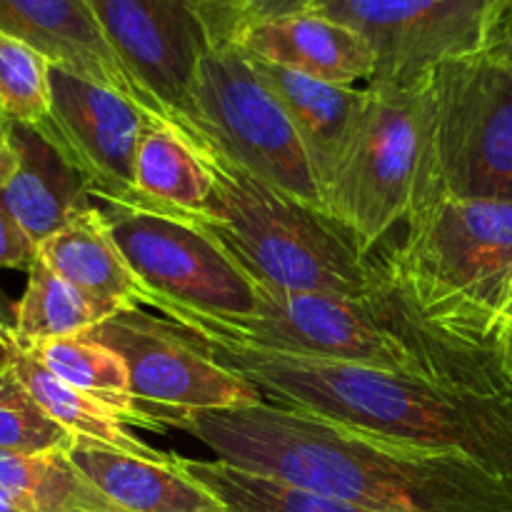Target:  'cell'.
Instances as JSON below:
<instances>
[{
    "label": "cell",
    "mask_w": 512,
    "mask_h": 512,
    "mask_svg": "<svg viewBox=\"0 0 512 512\" xmlns=\"http://www.w3.org/2000/svg\"><path fill=\"white\" fill-rule=\"evenodd\" d=\"M38 258L70 285L110 308H150V290L125 263L95 203L43 240Z\"/></svg>",
    "instance_id": "obj_20"
},
{
    "label": "cell",
    "mask_w": 512,
    "mask_h": 512,
    "mask_svg": "<svg viewBox=\"0 0 512 512\" xmlns=\"http://www.w3.org/2000/svg\"><path fill=\"white\" fill-rule=\"evenodd\" d=\"M115 308L90 298L48 268L40 258L28 268V285L13 310V333L23 343L73 338L103 323Z\"/></svg>",
    "instance_id": "obj_25"
},
{
    "label": "cell",
    "mask_w": 512,
    "mask_h": 512,
    "mask_svg": "<svg viewBox=\"0 0 512 512\" xmlns=\"http://www.w3.org/2000/svg\"><path fill=\"white\" fill-rule=\"evenodd\" d=\"M383 255L400 295L440 335L493 350L512 280V203L428 195Z\"/></svg>",
    "instance_id": "obj_5"
},
{
    "label": "cell",
    "mask_w": 512,
    "mask_h": 512,
    "mask_svg": "<svg viewBox=\"0 0 512 512\" xmlns=\"http://www.w3.org/2000/svg\"><path fill=\"white\" fill-rule=\"evenodd\" d=\"M15 168H18V155H15L13 143H10L5 123H0V190L13 178Z\"/></svg>",
    "instance_id": "obj_30"
},
{
    "label": "cell",
    "mask_w": 512,
    "mask_h": 512,
    "mask_svg": "<svg viewBox=\"0 0 512 512\" xmlns=\"http://www.w3.org/2000/svg\"><path fill=\"white\" fill-rule=\"evenodd\" d=\"M190 335L263 398L393 443L465 455L512 485V390L448 388L413 375Z\"/></svg>",
    "instance_id": "obj_2"
},
{
    "label": "cell",
    "mask_w": 512,
    "mask_h": 512,
    "mask_svg": "<svg viewBox=\"0 0 512 512\" xmlns=\"http://www.w3.org/2000/svg\"><path fill=\"white\" fill-rule=\"evenodd\" d=\"M0 30L33 45L53 65L148 108L110 50L88 0H0Z\"/></svg>",
    "instance_id": "obj_14"
},
{
    "label": "cell",
    "mask_w": 512,
    "mask_h": 512,
    "mask_svg": "<svg viewBox=\"0 0 512 512\" xmlns=\"http://www.w3.org/2000/svg\"><path fill=\"white\" fill-rule=\"evenodd\" d=\"M110 238L153 295L215 318H250L258 288L190 215L158 203H95Z\"/></svg>",
    "instance_id": "obj_9"
},
{
    "label": "cell",
    "mask_w": 512,
    "mask_h": 512,
    "mask_svg": "<svg viewBox=\"0 0 512 512\" xmlns=\"http://www.w3.org/2000/svg\"><path fill=\"white\" fill-rule=\"evenodd\" d=\"M68 458L75 468L125 512H228L213 493L175 463L135 458L73 440Z\"/></svg>",
    "instance_id": "obj_18"
},
{
    "label": "cell",
    "mask_w": 512,
    "mask_h": 512,
    "mask_svg": "<svg viewBox=\"0 0 512 512\" xmlns=\"http://www.w3.org/2000/svg\"><path fill=\"white\" fill-rule=\"evenodd\" d=\"M368 103L325 188V210L365 253L405 223L418 190L425 145V78L410 85L368 83Z\"/></svg>",
    "instance_id": "obj_8"
},
{
    "label": "cell",
    "mask_w": 512,
    "mask_h": 512,
    "mask_svg": "<svg viewBox=\"0 0 512 512\" xmlns=\"http://www.w3.org/2000/svg\"><path fill=\"white\" fill-rule=\"evenodd\" d=\"M235 45L250 58L338 85L370 83L375 70L373 50L363 35L318 10L255 25Z\"/></svg>",
    "instance_id": "obj_16"
},
{
    "label": "cell",
    "mask_w": 512,
    "mask_h": 512,
    "mask_svg": "<svg viewBox=\"0 0 512 512\" xmlns=\"http://www.w3.org/2000/svg\"><path fill=\"white\" fill-rule=\"evenodd\" d=\"M3 325H5V323H3V320H0V328H3Z\"/></svg>",
    "instance_id": "obj_34"
},
{
    "label": "cell",
    "mask_w": 512,
    "mask_h": 512,
    "mask_svg": "<svg viewBox=\"0 0 512 512\" xmlns=\"http://www.w3.org/2000/svg\"><path fill=\"white\" fill-rule=\"evenodd\" d=\"M250 60L263 75L265 83L270 85L275 98L283 103L288 118L293 120L325 198V188H328L330 178L358 128L365 103H368V88L328 83V80L295 73L283 65L265 63L258 58Z\"/></svg>",
    "instance_id": "obj_17"
},
{
    "label": "cell",
    "mask_w": 512,
    "mask_h": 512,
    "mask_svg": "<svg viewBox=\"0 0 512 512\" xmlns=\"http://www.w3.org/2000/svg\"><path fill=\"white\" fill-rule=\"evenodd\" d=\"M255 280V278H253ZM258 310L250 318H215L150 293V308L180 328L268 353L363 365L413 375L448 388L510 393L493 350L458 343L430 328L390 285L373 298L290 293L258 283Z\"/></svg>",
    "instance_id": "obj_3"
},
{
    "label": "cell",
    "mask_w": 512,
    "mask_h": 512,
    "mask_svg": "<svg viewBox=\"0 0 512 512\" xmlns=\"http://www.w3.org/2000/svg\"><path fill=\"white\" fill-rule=\"evenodd\" d=\"M0 495L23 512H125L75 468L68 450H0Z\"/></svg>",
    "instance_id": "obj_22"
},
{
    "label": "cell",
    "mask_w": 512,
    "mask_h": 512,
    "mask_svg": "<svg viewBox=\"0 0 512 512\" xmlns=\"http://www.w3.org/2000/svg\"><path fill=\"white\" fill-rule=\"evenodd\" d=\"M493 50H500V53L512 55V0H508L500 13L498 28H495V40Z\"/></svg>",
    "instance_id": "obj_31"
},
{
    "label": "cell",
    "mask_w": 512,
    "mask_h": 512,
    "mask_svg": "<svg viewBox=\"0 0 512 512\" xmlns=\"http://www.w3.org/2000/svg\"><path fill=\"white\" fill-rule=\"evenodd\" d=\"M35 258H38V245L28 238V233L0 200V270L10 268L28 273Z\"/></svg>",
    "instance_id": "obj_29"
},
{
    "label": "cell",
    "mask_w": 512,
    "mask_h": 512,
    "mask_svg": "<svg viewBox=\"0 0 512 512\" xmlns=\"http://www.w3.org/2000/svg\"><path fill=\"white\" fill-rule=\"evenodd\" d=\"M85 335L123 358L133 398L163 425L180 428L193 413L265 400L260 390L215 363L188 330L143 308L115 310Z\"/></svg>",
    "instance_id": "obj_10"
},
{
    "label": "cell",
    "mask_w": 512,
    "mask_h": 512,
    "mask_svg": "<svg viewBox=\"0 0 512 512\" xmlns=\"http://www.w3.org/2000/svg\"><path fill=\"white\" fill-rule=\"evenodd\" d=\"M208 28L213 45H235L260 23L315 10L320 0H190Z\"/></svg>",
    "instance_id": "obj_28"
},
{
    "label": "cell",
    "mask_w": 512,
    "mask_h": 512,
    "mask_svg": "<svg viewBox=\"0 0 512 512\" xmlns=\"http://www.w3.org/2000/svg\"><path fill=\"white\" fill-rule=\"evenodd\" d=\"M50 60L0 30V123L40 125L50 115Z\"/></svg>",
    "instance_id": "obj_26"
},
{
    "label": "cell",
    "mask_w": 512,
    "mask_h": 512,
    "mask_svg": "<svg viewBox=\"0 0 512 512\" xmlns=\"http://www.w3.org/2000/svg\"><path fill=\"white\" fill-rule=\"evenodd\" d=\"M180 128V125H178ZM183 130L208 168L213 190L200 213L208 230L250 278L290 293L373 298L390 288L383 260L365 253L328 210L313 208L225 158L203 135Z\"/></svg>",
    "instance_id": "obj_4"
},
{
    "label": "cell",
    "mask_w": 512,
    "mask_h": 512,
    "mask_svg": "<svg viewBox=\"0 0 512 512\" xmlns=\"http://www.w3.org/2000/svg\"><path fill=\"white\" fill-rule=\"evenodd\" d=\"M425 90L415 200L448 195L512 203V55L490 48L450 60L425 75Z\"/></svg>",
    "instance_id": "obj_6"
},
{
    "label": "cell",
    "mask_w": 512,
    "mask_h": 512,
    "mask_svg": "<svg viewBox=\"0 0 512 512\" xmlns=\"http://www.w3.org/2000/svg\"><path fill=\"white\" fill-rule=\"evenodd\" d=\"M0 358L13 368V373L18 375L25 390L33 395L35 403L45 410V415L55 420L63 430H68L80 443L135 455V458L158 460V463H168L173 458L170 453L150 448L148 443L135 438L125 428L123 415L110 408L108 403L63 383L58 375L50 373L40 360H35L28 353V348L20 343L18 335L13 333L8 323L0 328Z\"/></svg>",
    "instance_id": "obj_19"
},
{
    "label": "cell",
    "mask_w": 512,
    "mask_h": 512,
    "mask_svg": "<svg viewBox=\"0 0 512 512\" xmlns=\"http://www.w3.org/2000/svg\"><path fill=\"white\" fill-rule=\"evenodd\" d=\"M203 135L235 165L325 210L323 188L293 120L238 45H213L200 60L190 113L170 120Z\"/></svg>",
    "instance_id": "obj_7"
},
{
    "label": "cell",
    "mask_w": 512,
    "mask_h": 512,
    "mask_svg": "<svg viewBox=\"0 0 512 512\" xmlns=\"http://www.w3.org/2000/svg\"><path fill=\"white\" fill-rule=\"evenodd\" d=\"M215 458L370 512H512V485L458 453H435L260 403L180 423Z\"/></svg>",
    "instance_id": "obj_1"
},
{
    "label": "cell",
    "mask_w": 512,
    "mask_h": 512,
    "mask_svg": "<svg viewBox=\"0 0 512 512\" xmlns=\"http://www.w3.org/2000/svg\"><path fill=\"white\" fill-rule=\"evenodd\" d=\"M73 435L45 415L18 375L0 358V450L50 453L68 450Z\"/></svg>",
    "instance_id": "obj_27"
},
{
    "label": "cell",
    "mask_w": 512,
    "mask_h": 512,
    "mask_svg": "<svg viewBox=\"0 0 512 512\" xmlns=\"http://www.w3.org/2000/svg\"><path fill=\"white\" fill-rule=\"evenodd\" d=\"M105 40L153 113H190L195 75L213 40L190 0H88Z\"/></svg>",
    "instance_id": "obj_12"
},
{
    "label": "cell",
    "mask_w": 512,
    "mask_h": 512,
    "mask_svg": "<svg viewBox=\"0 0 512 512\" xmlns=\"http://www.w3.org/2000/svg\"><path fill=\"white\" fill-rule=\"evenodd\" d=\"M148 113L118 90L50 65V115L35 128L83 173L98 203H140L135 153Z\"/></svg>",
    "instance_id": "obj_13"
},
{
    "label": "cell",
    "mask_w": 512,
    "mask_h": 512,
    "mask_svg": "<svg viewBox=\"0 0 512 512\" xmlns=\"http://www.w3.org/2000/svg\"><path fill=\"white\" fill-rule=\"evenodd\" d=\"M0 512H23V510H18L8 498H5V495H0Z\"/></svg>",
    "instance_id": "obj_33"
},
{
    "label": "cell",
    "mask_w": 512,
    "mask_h": 512,
    "mask_svg": "<svg viewBox=\"0 0 512 512\" xmlns=\"http://www.w3.org/2000/svg\"><path fill=\"white\" fill-rule=\"evenodd\" d=\"M512 315V280H510V290H508V300H505V308H503V313H500V318H498V323L500 320H505V318H510ZM495 328H498V325H495Z\"/></svg>",
    "instance_id": "obj_32"
},
{
    "label": "cell",
    "mask_w": 512,
    "mask_h": 512,
    "mask_svg": "<svg viewBox=\"0 0 512 512\" xmlns=\"http://www.w3.org/2000/svg\"><path fill=\"white\" fill-rule=\"evenodd\" d=\"M135 188L145 203L180 213L208 205L213 180L188 135L158 113H148L135 153Z\"/></svg>",
    "instance_id": "obj_21"
},
{
    "label": "cell",
    "mask_w": 512,
    "mask_h": 512,
    "mask_svg": "<svg viewBox=\"0 0 512 512\" xmlns=\"http://www.w3.org/2000/svg\"><path fill=\"white\" fill-rule=\"evenodd\" d=\"M18 155L13 178L0 190V200L35 245L93 205L83 173L40 133L35 125L5 123Z\"/></svg>",
    "instance_id": "obj_15"
},
{
    "label": "cell",
    "mask_w": 512,
    "mask_h": 512,
    "mask_svg": "<svg viewBox=\"0 0 512 512\" xmlns=\"http://www.w3.org/2000/svg\"><path fill=\"white\" fill-rule=\"evenodd\" d=\"M175 463L195 483L213 493L228 512H370L285 480L235 468L218 458L193 460L175 455Z\"/></svg>",
    "instance_id": "obj_24"
},
{
    "label": "cell",
    "mask_w": 512,
    "mask_h": 512,
    "mask_svg": "<svg viewBox=\"0 0 512 512\" xmlns=\"http://www.w3.org/2000/svg\"><path fill=\"white\" fill-rule=\"evenodd\" d=\"M20 340V338H18ZM23 343V340H20ZM35 360L45 365L63 383L103 400L110 408L123 415L125 425H138L145 430H163L155 415L145 413L133 398L130 390V375L123 358L108 345L88 338V335H73V338L45 340V343H23Z\"/></svg>",
    "instance_id": "obj_23"
},
{
    "label": "cell",
    "mask_w": 512,
    "mask_h": 512,
    "mask_svg": "<svg viewBox=\"0 0 512 512\" xmlns=\"http://www.w3.org/2000/svg\"><path fill=\"white\" fill-rule=\"evenodd\" d=\"M508 0H320L315 10L363 35L370 83L410 85L450 60L493 48Z\"/></svg>",
    "instance_id": "obj_11"
}]
</instances>
